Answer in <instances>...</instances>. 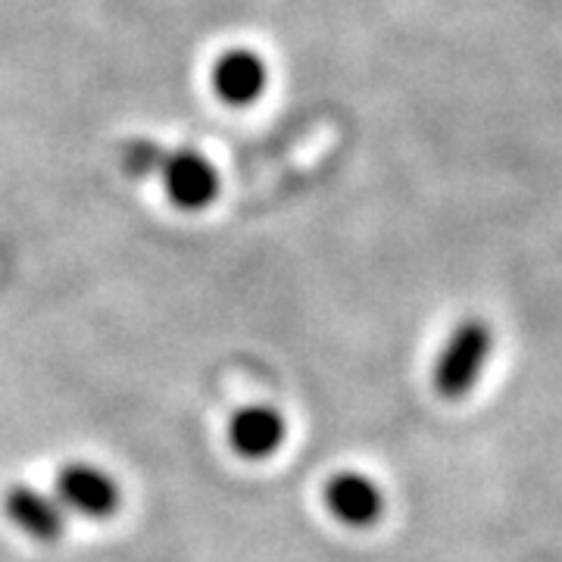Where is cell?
<instances>
[{"label": "cell", "mask_w": 562, "mask_h": 562, "mask_svg": "<svg viewBox=\"0 0 562 562\" xmlns=\"http://www.w3.org/2000/svg\"><path fill=\"white\" fill-rule=\"evenodd\" d=\"M325 506L341 525L369 528L382 519L384 494L362 472H338L325 484Z\"/></svg>", "instance_id": "cell-4"}, {"label": "cell", "mask_w": 562, "mask_h": 562, "mask_svg": "<svg viewBox=\"0 0 562 562\" xmlns=\"http://www.w3.org/2000/svg\"><path fill=\"white\" fill-rule=\"evenodd\" d=\"M160 169L169 201L181 210H203L220 194V172L198 150H179L166 157Z\"/></svg>", "instance_id": "cell-3"}, {"label": "cell", "mask_w": 562, "mask_h": 562, "mask_svg": "<svg viewBox=\"0 0 562 562\" xmlns=\"http://www.w3.org/2000/svg\"><path fill=\"white\" fill-rule=\"evenodd\" d=\"M494 353V331L484 319H462L443 341L435 360L431 384L443 401H462L482 379L484 366Z\"/></svg>", "instance_id": "cell-1"}, {"label": "cell", "mask_w": 562, "mask_h": 562, "mask_svg": "<svg viewBox=\"0 0 562 562\" xmlns=\"http://www.w3.org/2000/svg\"><path fill=\"white\" fill-rule=\"evenodd\" d=\"M3 513L10 522L20 525L29 538L41 543L60 541L66 528L60 506L32 484H10V491L3 494Z\"/></svg>", "instance_id": "cell-6"}, {"label": "cell", "mask_w": 562, "mask_h": 562, "mask_svg": "<svg viewBox=\"0 0 562 562\" xmlns=\"http://www.w3.org/2000/svg\"><path fill=\"white\" fill-rule=\"evenodd\" d=\"M284 419L276 406H241L228 419V443L244 460H266L284 443Z\"/></svg>", "instance_id": "cell-5"}, {"label": "cell", "mask_w": 562, "mask_h": 562, "mask_svg": "<svg viewBox=\"0 0 562 562\" xmlns=\"http://www.w3.org/2000/svg\"><path fill=\"white\" fill-rule=\"evenodd\" d=\"M213 88L222 101L244 106V103H254L266 91V63L257 57L254 50H244L235 47L228 54H222L216 66H213Z\"/></svg>", "instance_id": "cell-7"}, {"label": "cell", "mask_w": 562, "mask_h": 562, "mask_svg": "<svg viewBox=\"0 0 562 562\" xmlns=\"http://www.w3.org/2000/svg\"><path fill=\"white\" fill-rule=\"evenodd\" d=\"M54 487L63 506L85 519H110L120 509V484L98 465L69 462L57 472Z\"/></svg>", "instance_id": "cell-2"}]
</instances>
